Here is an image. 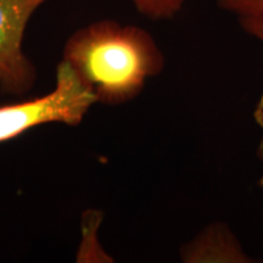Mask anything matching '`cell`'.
<instances>
[{"mask_svg": "<svg viewBox=\"0 0 263 263\" xmlns=\"http://www.w3.org/2000/svg\"><path fill=\"white\" fill-rule=\"evenodd\" d=\"M62 60L93 91L97 103L122 105L134 100L147 80L159 76L166 59L146 29L101 20L76 31Z\"/></svg>", "mask_w": 263, "mask_h": 263, "instance_id": "1", "label": "cell"}, {"mask_svg": "<svg viewBox=\"0 0 263 263\" xmlns=\"http://www.w3.org/2000/svg\"><path fill=\"white\" fill-rule=\"evenodd\" d=\"M95 103L97 98L90 88L68 62L61 60L57 67L54 90L25 103L0 107V143L45 123L78 126Z\"/></svg>", "mask_w": 263, "mask_h": 263, "instance_id": "2", "label": "cell"}, {"mask_svg": "<svg viewBox=\"0 0 263 263\" xmlns=\"http://www.w3.org/2000/svg\"><path fill=\"white\" fill-rule=\"evenodd\" d=\"M49 0H0V91L21 97L37 80L22 43L29 20Z\"/></svg>", "mask_w": 263, "mask_h": 263, "instance_id": "3", "label": "cell"}, {"mask_svg": "<svg viewBox=\"0 0 263 263\" xmlns=\"http://www.w3.org/2000/svg\"><path fill=\"white\" fill-rule=\"evenodd\" d=\"M183 263H256L246 252L233 229L223 221L203 227L197 234L180 246Z\"/></svg>", "mask_w": 263, "mask_h": 263, "instance_id": "4", "label": "cell"}, {"mask_svg": "<svg viewBox=\"0 0 263 263\" xmlns=\"http://www.w3.org/2000/svg\"><path fill=\"white\" fill-rule=\"evenodd\" d=\"M103 222V212L88 210L83 213L82 228L83 240L77 254L78 262H114V258L105 252L98 240V230Z\"/></svg>", "mask_w": 263, "mask_h": 263, "instance_id": "5", "label": "cell"}, {"mask_svg": "<svg viewBox=\"0 0 263 263\" xmlns=\"http://www.w3.org/2000/svg\"><path fill=\"white\" fill-rule=\"evenodd\" d=\"M138 12L150 20H172L185 8L190 0H130Z\"/></svg>", "mask_w": 263, "mask_h": 263, "instance_id": "6", "label": "cell"}, {"mask_svg": "<svg viewBox=\"0 0 263 263\" xmlns=\"http://www.w3.org/2000/svg\"><path fill=\"white\" fill-rule=\"evenodd\" d=\"M223 11L235 16L263 14V0H215Z\"/></svg>", "mask_w": 263, "mask_h": 263, "instance_id": "7", "label": "cell"}, {"mask_svg": "<svg viewBox=\"0 0 263 263\" xmlns=\"http://www.w3.org/2000/svg\"><path fill=\"white\" fill-rule=\"evenodd\" d=\"M240 27L263 44V14L242 15L238 17Z\"/></svg>", "mask_w": 263, "mask_h": 263, "instance_id": "8", "label": "cell"}, {"mask_svg": "<svg viewBox=\"0 0 263 263\" xmlns=\"http://www.w3.org/2000/svg\"><path fill=\"white\" fill-rule=\"evenodd\" d=\"M252 116H254L255 122L259 128V130H261V138H259V143L257 147V156L258 159L263 162V90L261 95H259L257 103L255 105Z\"/></svg>", "mask_w": 263, "mask_h": 263, "instance_id": "9", "label": "cell"}, {"mask_svg": "<svg viewBox=\"0 0 263 263\" xmlns=\"http://www.w3.org/2000/svg\"><path fill=\"white\" fill-rule=\"evenodd\" d=\"M258 184H259V186H261V190H262V193H263V176L261 177V178H259Z\"/></svg>", "mask_w": 263, "mask_h": 263, "instance_id": "10", "label": "cell"}]
</instances>
